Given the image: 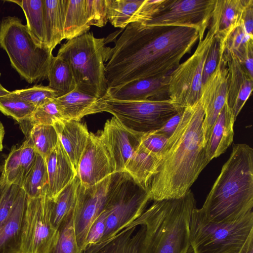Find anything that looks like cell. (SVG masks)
<instances>
[{
	"label": "cell",
	"mask_w": 253,
	"mask_h": 253,
	"mask_svg": "<svg viewBox=\"0 0 253 253\" xmlns=\"http://www.w3.org/2000/svg\"><path fill=\"white\" fill-rule=\"evenodd\" d=\"M111 175L90 187H84L80 183L78 186L74 223L77 243L83 252L89 229L104 209Z\"/></svg>",
	"instance_id": "13"
},
{
	"label": "cell",
	"mask_w": 253,
	"mask_h": 253,
	"mask_svg": "<svg viewBox=\"0 0 253 253\" xmlns=\"http://www.w3.org/2000/svg\"><path fill=\"white\" fill-rule=\"evenodd\" d=\"M16 97L28 102L36 107L49 98L59 96L58 93L48 85H35L27 88L17 89L11 91Z\"/></svg>",
	"instance_id": "39"
},
{
	"label": "cell",
	"mask_w": 253,
	"mask_h": 253,
	"mask_svg": "<svg viewBox=\"0 0 253 253\" xmlns=\"http://www.w3.org/2000/svg\"><path fill=\"white\" fill-rule=\"evenodd\" d=\"M184 110L178 111L160 129L154 131L169 138L176 129L182 117Z\"/></svg>",
	"instance_id": "49"
},
{
	"label": "cell",
	"mask_w": 253,
	"mask_h": 253,
	"mask_svg": "<svg viewBox=\"0 0 253 253\" xmlns=\"http://www.w3.org/2000/svg\"><path fill=\"white\" fill-rule=\"evenodd\" d=\"M79 183L80 180L77 175L53 201L51 221L56 229L66 216L74 211Z\"/></svg>",
	"instance_id": "33"
},
{
	"label": "cell",
	"mask_w": 253,
	"mask_h": 253,
	"mask_svg": "<svg viewBox=\"0 0 253 253\" xmlns=\"http://www.w3.org/2000/svg\"><path fill=\"white\" fill-rule=\"evenodd\" d=\"M109 150L116 172L124 170L126 164L140 144L143 134L125 126L116 117L108 120L99 133Z\"/></svg>",
	"instance_id": "16"
},
{
	"label": "cell",
	"mask_w": 253,
	"mask_h": 253,
	"mask_svg": "<svg viewBox=\"0 0 253 253\" xmlns=\"http://www.w3.org/2000/svg\"><path fill=\"white\" fill-rule=\"evenodd\" d=\"M27 137L30 138L37 153L44 160L55 148L59 141L57 131L52 125H35Z\"/></svg>",
	"instance_id": "36"
},
{
	"label": "cell",
	"mask_w": 253,
	"mask_h": 253,
	"mask_svg": "<svg viewBox=\"0 0 253 253\" xmlns=\"http://www.w3.org/2000/svg\"><path fill=\"white\" fill-rule=\"evenodd\" d=\"M237 59L245 71L253 78V40L249 42L242 55Z\"/></svg>",
	"instance_id": "48"
},
{
	"label": "cell",
	"mask_w": 253,
	"mask_h": 253,
	"mask_svg": "<svg viewBox=\"0 0 253 253\" xmlns=\"http://www.w3.org/2000/svg\"><path fill=\"white\" fill-rule=\"evenodd\" d=\"M36 107L14 95L11 92L0 97V111L18 123L29 117Z\"/></svg>",
	"instance_id": "38"
},
{
	"label": "cell",
	"mask_w": 253,
	"mask_h": 253,
	"mask_svg": "<svg viewBox=\"0 0 253 253\" xmlns=\"http://www.w3.org/2000/svg\"><path fill=\"white\" fill-rule=\"evenodd\" d=\"M64 39L69 40L87 33L90 29L85 16L84 0H62Z\"/></svg>",
	"instance_id": "28"
},
{
	"label": "cell",
	"mask_w": 253,
	"mask_h": 253,
	"mask_svg": "<svg viewBox=\"0 0 253 253\" xmlns=\"http://www.w3.org/2000/svg\"><path fill=\"white\" fill-rule=\"evenodd\" d=\"M43 17L45 44L52 51L64 39L62 0H43Z\"/></svg>",
	"instance_id": "27"
},
{
	"label": "cell",
	"mask_w": 253,
	"mask_h": 253,
	"mask_svg": "<svg viewBox=\"0 0 253 253\" xmlns=\"http://www.w3.org/2000/svg\"><path fill=\"white\" fill-rule=\"evenodd\" d=\"M47 79L48 86L55 90L59 96L76 88V84L69 63L62 57L53 56L49 64Z\"/></svg>",
	"instance_id": "30"
},
{
	"label": "cell",
	"mask_w": 253,
	"mask_h": 253,
	"mask_svg": "<svg viewBox=\"0 0 253 253\" xmlns=\"http://www.w3.org/2000/svg\"><path fill=\"white\" fill-rule=\"evenodd\" d=\"M196 203L191 190L178 199L154 201L126 228L145 226L138 253H191L190 221Z\"/></svg>",
	"instance_id": "4"
},
{
	"label": "cell",
	"mask_w": 253,
	"mask_h": 253,
	"mask_svg": "<svg viewBox=\"0 0 253 253\" xmlns=\"http://www.w3.org/2000/svg\"><path fill=\"white\" fill-rule=\"evenodd\" d=\"M56 100L65 120L79 122L84 116L104 112V98H100L77 88Z\"/></svg>",
	"instance_id": "24"
},
{
	"label": "cell",
	"mask_w": 253,
	"mask_h": 253,
	"mask_svg": "<svg viewBox=\"0 0 253 253\" xmlns=\"http://www.w3.org/2000/svg\"><path fill=\"white\" fill-rule=\"evenodd\" d=\"M106 44L105 39L87 32L67 40L57 54L70 64L76 88L100 98L105 97L108 90L105 65L111 47Z\"/></svg>",
	"instance_id": "5"
},
{
	"label": "cell",
	"mask_w": 253,
	"mask_h": 253,
	"mask_svg": "<svg viewBox=\"0 0 253 253\" xmlns=\"http://www.w3.org/2000/svg\"><path fill=\"white\" fill-rule=\"evenodd\" d=\"M26 199V195L20 187L11 212L0 226V253H21Z\"/></svg>",
	"instance_id": "23"
},
{
	"label": "cell",
	"mask_w": 253,
	"mask_h": 253,
	"mask_svg": "<svg viewBox=\"0 0 253 253\" xmlns=\"http://www.w3.org/2000/svg\"><path fill=\"white\" fill-rule=\"evenodd\" d=\"M136 227L123 229L98 253H138L145 228L141 225L140 228L133 235Z\"/></svg>",
	"instance_id": "32"
},
{
	"label": "cell",
	"mask_w": 253,
	"mask_h": 253,
	"mask_svg": "<svg viewBox=\"0 0 253 253\" xmlns=\"http://www.w3.org/2000/svg\"><path fill=\"white\" fill-rule=\"evenodd\" d=\"M235 122L226 102L213 124L206 146L207 158L209 162L224 153L232 143Z\"/></svg>",
	"instance_id": "25"
},
{
	"label": "cell",
	"mask_w": 253,
	"mask_h": 253,
	"mask_svg": "<svg viewBox=\"0 0 253 253\" xmlns=\"http://www.w3.org/2000/svg\"><path fill=\"white\" fill-rule=\"evenodd\" d=\"M5 134V130L4 126L1 122H0V152L3 149V140Z\"/></svg>",
	"instance_id": "51"
},
{
	"label": "cell",
	"mask_w": 253,
	"mask_h": 253,
	"mask_svg": "<svg viewBox=\"0 0 253 253\" xmlns=\"http://www.w3.org/2000/svg\"><path fill=\"white\" fill-rule=\"evenodd\" d=\"M9 1L15 3L22 8L26 19V26L34 42L41 47L47 48L45 41L43 0Z\"/></svg>",
	"instance_id": "29"
},
{
	"label": "cell",
	"mask_w": 253,
	"mask_h": 253,
	"mask_svg": "<svg viewBox=\"0 0 253 253\" xmlns=\"http://www.w3.org/2000/svg\"><path fill=\"white\" fill-rule=\"evenodd\" d=\"M253 40V36L246 34L239 26L229 36L225 43V49L239 58L244 52L247 44Z\"/></svg>",
	"instance_id": "41"
},
{
	"label": "cell",
	"mask_w": 253,
	"mask_h": 253,
	"mask_svg": "<svg viewBox=\"0 0 253 253\" xmlns=\"http://www.w3.org/2000/svg\"><path fill=\"white\" fill-rule=\"evenodd\" d=\"M21 148L13 146L4 161L0 177V184H16L20 187L23 181L20 162Z\"/></svg>",
	"instance_id": "37"
},
{
	"label": "cell",
	"mask_w": 253,
	"mask_h": 253,
	"mask_svg": "<svg viewBox=\"0 0 253 253\" xmlns=\"http://www.w3.org/2000/svg\"><path fill=\"white\" fill-rule=\"evenodd\" d=\"M84 10L90 26L102 27L108 21V0H84Z\"/></svg>",
	"instance_id": "40"
},
{
	"label": "cell",
	"mask_w": 253,
	"mask_h": 253,
	"mask_svg": "<svg viewBox=\"0 0 253 253\" xmlns=\"http://www.w3.org/2000/svg\"><path fill=\"white\" fill-rule=\"evenodd\" d=\"M20 148V162L24 180L34 165L38 153L29 137H26Z\"/></svg>",
	"instance_id": "46"
},
{
	"label": "cell",
	"mask_w": 253,
	"mask_h": 253,
	"mask_svg": "<svg viewBox=\"0 0 253 253\" xmlns=\"http://www.w3.org/2000/svg\"><path fill=\"white\" fill-rule=\"evenodd\" d=\"M166 0H108V21L125 29L129 24L144 23L152 19Z\"/></svg>",
	"instance_id": "17"
},
{
	"label": "cell",
	"mask_w": 253,
	"mask_h": 253,
	"mask_svg": "<svg viewBox=\"0 0 253 253\" xmlns=\"http://www.w3.org/2000/svg\"><path fill=\"white\" fill-rule=\"evenodd\" d=\"M151 200L148 191L138 184L126 171L113 174L104 208L109 213L104 233L98 243L87 247L83 253H98L138 218Z\"/></svg>",
	"instance_id": "6"
},
{
	"label": "cell",
	"mask_w": 253,
	"mask_h": 253,
	"mask_svg": "<svg viewBox=\"0 0 253 253\" xmlns=\"http://www.w3.org/2000/svg\"><path fill=\"white\" fill-rule=\"evenodd\" d=\"M74 211L63 220L47 253H83L79 248L75 231Z\"/></svg>",
	"instance_id": "34"
},
{
	"label": "cell",
	"mask_w": 253,
	"mask_h": 253,
	"mask_svg": "<svg viewBox=\"0 0 253 253\" xmlns=\"http://www.w3.org/2000/svg\"><path fill=\"white\" fill-rule=\"evenodd\" d=\"M108 211L103 209L91 224L86 238L84 250L98 243L104 233Z\"/></svg>",
	"instance_id": "44"
},
{
	"label": "cell",
	"mask_w": 253,
	"mask_h": 253,
	"mask_svg": "<svg viewBox=\"0 0 253 253\" xmlns=\"http://www.w3.org/2000/svg\"><path fill=\"white\" fill-rule=\"evenodd\" d=\"M115 172L113 160L100 134L90 133L78 167L80 184L84 187L94 185Z\"/></svg>",
	"instance_id": "14"
},
{
	"label": "cell",
	"mask_w": 253,
	"mask_h": 253,
	"mask_svg": "<svg viewBox=\"0 0 253 253\" xmlns=\"http://www.w3.org/2000/svg\"><path fill=\"white\" fill-rule=\"evenodd\" d=\"M21 188L26 197L36 198L48 190V176L45 160L37 154L35 162L25 177Z\"/></svg>",
	"instance_id": "35"
},
{
	"label": "cell",
	"mask_w": 253,
	"mask_h": 253,
	"mask_svg": "<svg viewBox=\"0 0 253 253\" xmlns=\"http://www.w3.org/2000/svg\"><path fill=\"white\" fill-rule=\"evenodd\" d=\"M20 189L16 184L4 185L0 197V226L11 212Z\"/></svg>",
	"instance_id": "42"
},
{
	"label": "cell",
	"mask_w": 253,
	"mask_h": 253,
	"mask_svg": "<svg viewBox=\"0 0 253 253\" xmlns=\"http://www.w3.org/2000/svg\"><path fill=\"white\" fill-rule=\"evenodd\" d=\"M198 39V31L191 28L129 24L110 49L105 65L108 89L138 79L169 75Z\"/></svg>",
	"instance_id": "1"
},
{
	"label": "cell",
	"mask_w": 253,
	"mask_h": 253,
	"mask_svg": "<svg viewBox=\"0 0 253 253\" xmlns=\"http://www.w3.org/2000/svg\"><path fill=\"white\" fill-rule=\"evenodd\" d=\"M214 37L209 29L194 53L169 75V99L179 111L193 106L200 99L203 68Z\"/></svg>",
	"instance_id": "9"
},
{
	"label": "cell",
	"mask_w": 253,
	"mask_h": 253,
	"mask_svg": "<svg viewBox=\"0 0 253 253\" xmlns=\"http://www.w3.org/2000/svg\"><path fill=\"white\" fill-rule=\"evenodd\" d=\"M169 79L168 75L136 80L109 88L104 98L119 101L169 99Z\"/></svg>",
	"instance_id": "18"
},
{
	"label": "cell",
	"mask_w": 253,
	"mask_h": 253,
	"mask_svg": "<svg viewBox=\"0 0 253 253\" xmlns=\"http://www.w3.org/2000/svg\"><path fill=\"white\" fill-rule=\"evenodd\" d=\"M223 57L228 69L227 104L234 120L250 96L253 87V78L245 71L231 52L224 49Z\"/></svg>",
	"instance_id": "19"
},
{
	"label": "cell",
	"mask_w": 253,
	"mask_h": 253,
	"mask_svg": "<svg viewBox=\"0 0 253 253\" xmlns=\"http://www.w3.org/2000/svg\"><path fill=\"white\" fill-rule=\"evenodd\" d=\"M239 253H253V232L251 233Z\"/></svg>",
	"instance_id": "50"
},
{
	"label": "cell",
	"mask_w": 253,
	"mask_h": 253,
	"mask_svg": "<svg viewBox=\"0 0 253 253\" xmlns=\"http://www.w3.org/2000/svg\"><path fill=\"white\" fill-rule=\"evenodd\" d=\"M59 139L77 174L78 164L89 136L86 126L78 121L62 120L53 125Z\"/></svg>",
	"instance_id": "22"
},
{
	"label": "cell",
	"mask_w": 253,
	"mask_h": 253,
	"mask_svg": "<svg viewBox=\"0 0 253 253\" xmlns=\"http://www.w3.org/2000/svg\"><path fill=\"white\" fill-rule=\"evenodd\" d=\"M168 138L156 131L143 134L140 144L151 153L161 157Z\"/></svg>",
	"instance_id": "45"
},
{
	"label": "cell",
	"mask_w": 253,
	"mask_h": 253,
	"mask_svg": "<svg viewBox=\"0 0 253 253\" xmlns=\"http://www.w3.org/2000/svg\"><path fill=\"white\" fill-rule=\"evenodd\" d=\"M54 200L48 190L34 198L26 197L22 222L21 253H47L56 235L51 221Z\"/></svg>",
	"instance_id": "11"
},
{
	"label": "cell",
	"mask_w": 253,
	"mask_h": 253,
	"mask_svg": "<svg viewBox=\"0 0 253 253\" xmlns=\"http://www.w3.org/2000/svg\"><path fill=\"white\" fill-rule=\"evenodd\" d=\"M5 185L0 184V197Z\"/></svg>",
	"instance_id": "53"
},
{
	"label": "cell",
	"mask_w": 253,
	"mask_h": 253,
	"mask_svg": "<svg viewBox=\"0 0 253 253\" xmlns=\"http://www.w3.org/2000/svg\"><path fill=\"white\" fill-rule=\"evenodd\" d=\"M253 232V212L229 222L208 220L196 207L190 221L191 253H239Z\"/></svg>",
	"instance_id": "8"
},
{
	"label": "cell",
	"mask_w": 253,
	"mask_h": 253,
	"mask_svg": "<svg viewBox=\"0 0 253 253\" xmlns=\"http://www.w3.org/2000/svg\"><path fill=\"white\" fill-rule=\"evenodd\" d=\"M0 47L6 52L12 67L28 83L47 78L52 51L38 45L26 25L17 17L8 16L2 19Z\"/></svg>",
	"instance_id": "7"
},
{
	"label": "cell",
	"mask_w": 253,
	"mask_h": 253,
	"mask_svg": "<svg viewBox=\"0 0 253 253\" xmlns=\"http://www.w3.org/2000/svg\"><path fill=\"white\" fill-rule=\"evenodd\" d=\"M11 91L5 89L0 83V97L9 94Z\"/></svg>",
	"instance_id": "52"
},
{
	"label": "cell",
	"mask_w": 253,
	"mask_h": 253,
	"mask_svg": "<svg viewBox=\"0 0 253 253\" xmlns=\"http://www.w3.org/2000/svg\"><path fill=\"white\" fill-rule=\"evenodd\" d=\"M224 49L225 47L221 44L219 40L214 37L205 62L202 74V85L207 82L215 71L220 53Z\"/></svg>",
	"instance_id": "43"
},
{
	"label": "cell",
	"mask_w": 253,
	"mask_h": 253,
	"mask_svg": "<svg viewBox=\"0 0 253 253\" xmlns=\"http://www.w3.org/2000/svg\"><path fill=\"white\" fill-rule=\"evenodd\" d=\"M244 2L245 0L215 1L209 29L224 46L230 35L240 26Z\"/></svg>",
	"instance_id": "21"
},
{
	"label": "cell",
	"mask_w": 253,
	"mask_h": 253,
	"mask_svg": "<svg viewBox=\"0 0 253 253\" xmlns=\"http://www.w3.org/2000/svg\"><path fill=\"white\" fill-rule=\"evenodd\" d=\"M215 0H166L150 20L142 23L149 27H188L196 29L199 40L209 26Z\"/></svg>",
	"instance_id": "12"
},
{
	"label": "cell",
	"mask_w": 253,
	"mask_h": 253,
	"mask_svg": "<svg viewBox=\"0 0 253 253\" xmlns=\"http://www.w3.org/2000/svg\"><path fill=\"white\" fill-rule=\"evenodd\" d=\"M161 157L146 149L140 144L127 161L124 169L134 180L148 191L150 184L156 173Z\"/></svg>",
	"instance_id": "26"
},
{
	"label": "cell",
	"mask_w": 253,
	"mask_h": 253,
	"mask_svg": "<svg viewBox=\"0 0 253 253\" xmlns=\"http://www.w3.org/2000/svg\"><path fill=\"white\" fill-rule=\"evenodd\" d=\"M248 35L253 36V0H245L240 26Z\"/></svg>",
	"instance_id": "47"
},
{
	"label": "cell",
	"mask_w": 253,
	"mask_h": 253,
	"mask_svg": "<svg viewBox=\"0 0 253 253\" xmlns=\"http://www.w3.org/2000/svg\"><path fill=\"white\" fill-rule=\"evenodd\" d=\"M49 197L54 200L77 175L59 139L55 148L45 159Z\"/></svg>",
	"instance_id": "20"
},
{
	"label": "cell",
	"mask_w": 253,
	"mask_h": 253,
	"mask_svg": "<svg viewBox=\"0 0 253 253\" xmlns=\"http://www.w3.org/2000/svg\"><path fill=\"white\" fill-rule=\"evenodd\" d=\"M200 99L184 109L181 120L162 152L156 173L148 189L154 201L184 196L210 163L207 158Z\"/></svg>",
	"instance_id": "2"
},
{
	"label": "cell",
	"mask_w": 253,
	"mask_h": 253,
	"mask_svg": "<svg viewBox=\"0 0 253 253\" xmlns=\"http://www.w3.org/2000/svg\"><path fill=\"white\" fill-rule=\"evenodd\" d=\"M221 51L217 67L202 86L200 99L204 111L203 124L206 146L212 127L227 100L228 69Z\"/></svg>",
	"instance_id": "15"
},
{
	"label": "cell",
	"mask_w": 253,
	"mask_h": 253,
	"mask_svg": "<svg viewBox=\"0 0 253 253\" xmlns=\"http://www.w3.org/2000/svg\"><path fill=\"white\" fill-rule=\"evenodd\" d=\"M65 120L58 105L56 98H49L36 107L32 114L27 118L18 122L26 137L31 128L35 125L53 126L54 123Z\"/></svg>",
	"instance_id": "31"
},
{
	"label": "cell",
	"mask_w": 253,
	"mask_h": 253,
	"mask_svg": "<svg viewBox=\"0 0 253 253\" xmlns=\"http://www.w3.org/2000/svg\"><path fill=\"white\" fill-rule=\"evenodd\" d=\"M104 112L112 114L126 128L142 134L160 129L179 111L169 99L139 101L104 99Z\"/></svg>",
	"instance_id": "10"
},
{
	"label": "cell",
	"mask_w": 253,
	"mask_h": 253,
	"mask_svg": "<svg viewBox=\"0 0 253 253\" xmlns=\"http://www.w3.org/2000/svg\"><path fill=\"white\" fill-rule=\"evenodd\" d=\"M253 207V149L237 144L199 209L210 221L229 222L244 216Z\"/></svg>",
	"instance_id": "3"
}]
</instances>
